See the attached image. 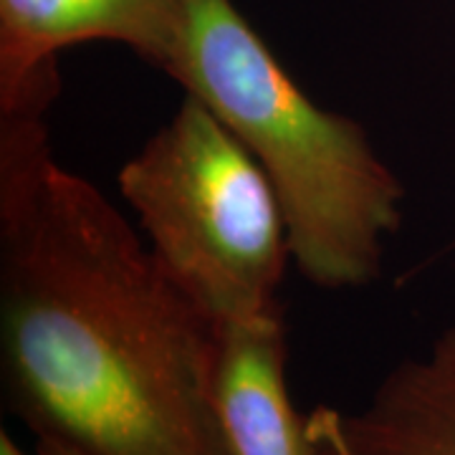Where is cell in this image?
I'll use <instances>...</instances> for the list:
<instances>
[{
  "label": "cell",
  "instance_id": "cell-4",
  "mask_svg": "<svg viewBox=\"0 0 455 455\" xmlns=\"http://www.w3.org/2000/svg\"><path fill=\"white\" fill-rule=\"evenodd\" d=\"M188 0H0V114L51 109L56 59L68 46L114 41L163 71Z\"/></svg>",
  "mask_w": 455,
  "mask_h": 455
},
{
  "label": "cell",
  "instance_id": "cell-5",
  "mask_svg": "<svg viewBox=\"0 0 455 455\" xmlns=\"http://www.w3.org/2000/svg\"><path fill=\"white\" fill-rule=\"evenodd\" d=\"M316 455H455V329L385 374L359 410L307 415Z\"/></svg>",
  "mask_w": 455,
  "mask_h": 455
},
{
  "label": "cell",
  "instance_id": "cell-8",
  "mask_svg": "<svg viewBox=\"0 0 455 455\" xmlns=\"http://www.w3.org/2000/svg\"><path fill=\"white\" fill-rule=\"evenodd\" d=\"M0 455H28V453H23V448H20L11 435H8V430H3V433H0Z\"/></svg>",
  "mask_w": 455,
  "mask_h": 455
},
{
  "label": "cell",
  "instance_id": "cell-1",
  "mask_svg": "<svg viewBox=\"0 0 455 455\" xmlns=\"http://www.w3.org/2000/svg\"><path fill=\"white\" fill-rule=\"evenodd\" d=\"M44 107L0 114V341L11 410L86 455H233L218 326L51 147Z\"/></svg>",
  "mask_w": 455,
  "mask_h": 455
},
{
  "label": "cell",
  "instance_id": "cell-2",
  "mask_svg": "<svg viewBox=\"0 0 455 455\" xmlns=\"http://www.w3.org/2000/svg\"><path fill=\"white\" fill-rule=\"evenodd\" d=\"M163 71L263 167L301 276L326 291L379 276L403 223V182L355 119L304 94L233 0H188Z\"/></svg>",
  "mask_w": 455,
  "mask_h": 455
},
{
  "label": "cell",
  "instance_id": "cell-6",
  "mask_svg": "<svg viewBox=\"0 0 455 455\" xmlns=\"http://www.w3.org/2000/svg\"><path fill=\"white\" fill-rule=\"evenodd\" d=\"M283 314L218 326L215 405L233 455H316L286 385Z\"/></svg>",
  "mask_w": 455,
  "mask_h": 455
},
{
  "label": "cell",
  "instance_id": "cell-7",
  "mask_svg": "<svg viewBox=\"0 0 455 455\" xmlns=\"http://www.w3.org/2000/svg\"><path fill=\"white\" fill-rule=\"evenodd\" d=\"M33 455H86L79 448L68 445L64 440L49 438V435H38L36 438V453Z\"/></svg>",
  "mask_w": 455,
  "mask_h": 455
},
{
  "label": "cell",
  "instance_id": "cell-3",
  "mask_svg": "<svg viewBox=\"0 0 455 455\" xmlns=\"http://www.w3.org/2000/svg\"><path fill=\"white\" fill-rule=\"evenodd\" d=\"M164 274L215 326L283 314L289 228L263 167L185 94L172 119L119 170Z\"/></svg>",
  "mask_w": 455,
  "mask_h": 455
}]
</instances>
